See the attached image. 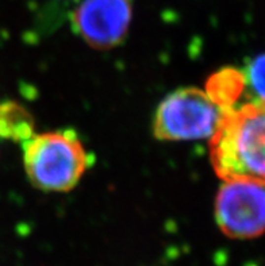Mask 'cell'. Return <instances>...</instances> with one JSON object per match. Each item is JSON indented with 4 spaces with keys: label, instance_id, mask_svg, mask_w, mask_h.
<instances>
[{
    "label": "cell",
    "instance_id": "6da1fadb",
    "mask_svg": "<svg viewBox=\"0 0 265 266\" xmlns=\"http://www.w3.org/2000/svg\"><path fill=\"white\" fill-rule=\"evenodd\" d=\"M210 139V160L218 177L265 187V101L223 110Z\"/></svg>",
    "mask_w": 265,
    "mask_h": 266
},
{
    "label": "cell",
    "instance_id": "7a4b0ae2",
    "mask_svg": "<svg viewBox=\"0 0 265 266\" xmlns=\"http://www.w3.org/2000/svg\"><path fill=\"white\" fill-rule=\"evenodd\" d=\"M91 158L73 130L34 134L23 142L29 181L43 192H68L80 183Z\"/></svg>",
    "mask_w": 265,
    "mask_h": 266
},
{
    "label": "cell",
    "instance_id": "3957f363",
    "mask_svg": "<svg viewBox=\"0 0 265 266\" xmlns=\"http://www.w3.org/2000/svg\"><path fill=\"white\" fill-rule=\"evenodd\" d=\"M223 114L206 91L186 87L160 103L153 119V134L161 141H195L211 138Z\"/></svg>",
    "mask_w": 265,
    "mask_h": 266
},
{
    "label": "cell",
    "instance_id": "277c9868",
    "mask_svg": "<svg viewBox=\"0 0 265 266\" xmlns=\"http://www.w3.org/2000/svg\"><path fill=\"white\" fill-rule=\"evenodd\" d=\"M215 220L233 239H253L265 233V187L225 181L215 199Z\"/></svg>",
    "mask_w": 265,
    "mask_h": 266
},
{
    "label": "cell",
    "instance_id": "5b68a950",
    "mask_svg": "<svg viewBox=\"0 0 265 266\" xmlns=\"http://www.w3.org/2000/svg\"><path fill=\"white\" fill-rule=\"evenodd\" d=\"M132 0H83L72 15L74 32L91 47L108 50L126 38Z\"/></svg>",
    "mask_w": 265,
    "mask_h": 266
},
{
    "label": "cell",
    "instance_id": "8992f818",
    "mask_svg": "<svg viewBox=\"0 0 265 266\" xmlns=\"http://www.w3.org/2000/svg\"><path fill=\"white\" fill-rule=\"evenodd\" d=\"M34 118L15 101H0V138L14 142L27 141L34 135Z\"/></svg>",
    "mask_w": 265,
    "mask_h": 266
},
{
    "label": "cell",
    "instance_id": "52a82bcc",
    "mask_svg": "<svg viewBox=\"0 0 265 266\" xmlns=\"http://www.w3.org/2000/svg\"><path fill=\"white\" fill-rule=\"evenodd\" d=\"M245 76L235 69H223L214 73L207 81L206 94L221 108H232L242 94Z\"/></svg>",
    "mask_w": 265,
    "mask_h": 266
},
{
    "label": "cell",
    "instance_id": "ba28073f",
    "mask_svg": "<svg viewBox=\"0 0 265 266\" xmlns=\"http://www.w3.org/2000/svg\"><path fill=\"white\" fill-rule=\"evenodd\" d=\"M249 80L252 87L259 95V100L265 101V54L256 58L249 66Z\"/></svg>",
    "mask_w": 265,
    "mask_h": 266
}]
</instances>
